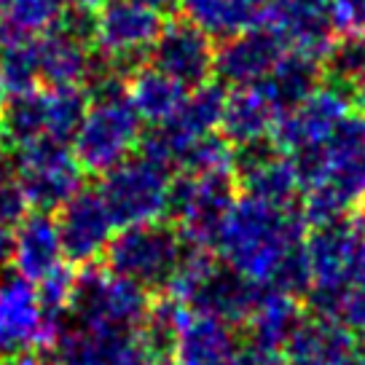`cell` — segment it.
Here are the masks:
<instances>
[{"label":"cell","mask_w":365,"mask_h":365,"mask_svg":"<svg viewBox=\"0 0 365 365\" xmlns=\"http://www.w3.org/2000/svg\"><path fill=\"white\" fill-rule=\"evenodd\" d=\"M304 234L307 220L296 205L274 207L252 196H240L217 234L215 250L234 272L266 285L279 258L304 242Z\"/></svg>","instance_id":"obj_1"},{"label":"cell","mask_w":365,"mask_h":365,"mask_svg":"<svg viewBox=\"0 0 365 365\" xmlns=\"http://www.w3.org/2000/svg\"><path fill=\"white\" fill-rule=\"evenodd\" d=\"M237 199H240V182L234 170L207 172V175L178 172L170 180L164 217L180 226V237L185 245L215 250L217 234Z\"/></svg>","instance_id":"obj_2"},{"label":"cell","mask_w":365,"mask_h":365,"mask_svg":"<svg viewBox=\"0 0 365 365\" xmlns=\"http://www.w3.org/2000/svg\"><path fill=\"white\" fill-rule=\"evenodd\" d=\"M150 309V293L108 266L86 263L76 274L68 319L81 328H124L137 331Z\"/></svg>","instance_id":"obj_3"},{"label":"cell","mask_w":365,"mask_h":365,"mask_svg":"<svg viewBox=\"0 0 365 365\" xmlns=\"http://www.w3.org/2000/svg\"><path fill=\"white\" fill-rule=\"evenodd\" d=\"M180 231L170 223H140L124 226L105 250V266L113 274L132 279L145 290H164L182 255Z\"/></svg>","instance_id":"obj_4"},{"label":"cell","mask_w":365,"mask_h":365,"mask_svg":"<svg viewBox=\"0 0 365 365\" xmlns=\"http://www.w3.org/2000/svg\"><path fill=\"white\" fill-rule=\"evenodd\" d=\"M143 135V118L126 97L91 103L78 132L73 137V153L83 172L105 175L132 156Z\"/></svg>","instance_id":"obj_5"},{"label":"cell","mask_w":365,"mask_h":365,"mask_svg":"<svg viewBox=\"0 0 365 365\" xmlns=\"http://www.w3.org/2000/svg\"><path fill=\"white\" fill-rule=\"evenodd\" d=\"M170 180L172 170L145 156H129L105 172L97 191L110 210L115 226H140L164 217Z\"/></svg>","instance_id":"obj_6"},{"label":"cell","mask_w":365,"mask_h":365,"mask_svg":"<svg viewBox=\"0 0 365 365\" xmlns=\"http://www.w3.org/2000/svg\"><path fill=\"white\" fill-rule=\"evenodd\" d=\"M16 159V180L24 196L38 212H54L81 191L83 170L76 161L70 143L54 137H38L27 145L14 150Z\"/></svg>","instance_id":"obj_7"},{"label":"cell","mask_w":365,"mask_h":365,"mask_svg":"<svg viewBox=\"0 0 365 365\" xmlns=\"http://www.w3.org/2000/svg\"><path fill=\"white\" fill-rule=\"evenodd\" d=\"M161 14L143 0H105L97 9V38L100 54L113 59L129 76L148 65L150 46L161 30Z\"/></svg>","instance_id":"obj_8"},{"label":"cell","mask_w":365,"mask_h":365,"mask_svg":"<svg viewBox=\"0 0 365 365\" xmlns=\"http://www.w3.org/2000/svg\"><path fill=\"white\" fill-rule=\"evenodd\" d=\"M148 65L191 91L215 78V43L194 22L172 19L161 24L150 46Z\"/></svg>","instance_id":"obj_9"},{"label":"cell","mask_w":365,"mask_h":365,"mask_svg":"<svg viewBox=\"0 0 365 365\" xmlns=\"http://www.w3.org/2000/svg\"><path fill=\"white\" fill-rule=\"evenodd\" d=\"M62 252L70 263H94L105 255L115 234V220L97 188H81L57 210Z\"/></svg>","instance_id":"obj_10"},{"label":"cell","mask_w":365,"mask_h":365,"mask_svg":"<svg viewBox=\"0 0 365 365\" xmlns=\"http://www.w3.org/2000/svg\"><path fill=\"white\" fill-rule=\"evenodd\" d=\"M234 175L245 196L261 199L266 205L293 207L301 194L293 164L269 137L234 148Z\"/></svg>","instance_id":"obj_11"},{"label":"cell","mask_w":365,"mask_h":365,"mask_svg":"<svg viewBox=\"0 0 365 365\" xmlns=\"http://www.w3.org/2000/svg\"><path fill=\"white\" fill-rule=\"evenodd\" d=\"M349 108L352 105H349L346 91H341L339 86H331V83L317 86L293 110L279 113V118L274 121L269 140L285 156L298 148H307V145H319V143L328 140V135L336 129V124L344 115L349 113Z\"/></svg>","instance_id":"obj_12"},{"label":"cell","mask_w":365,"mask_h":365,"mask_svg":"<svg viewBox=\"0 0 365 365\" xmlns=\"http://www.w3.org/2000/svg\"><path fill=\"white\" fill-rule=\"evenodd\" d=\"M261 24L285 41L287 51L307 54L319 65L336 41L328 0H266Z\"/></svg>","instance_id":"obj_13"},{"label":"cell","mask_w":365,"mask_h":365,"mask_svg":"<svg viewBox=\"0 0 365 365\" xmlns=\"http://www.w3.org/2000/svg\"><path fill=\"white\" fill-rule=\"evenodd\" d=\"M287 46L266 24L220 41L215 48V78L226 86H255L285 57Z\"/></svg>","instance_id":"obj_14"},{"label":"cell","mask_w":365,"mask_h":365,"mask_svg":"<svg viewBox=\"0 0 365 365\" xmlns=\"http://www.w3.org/2000/svg\"><path fill=\"white\" fill-rule=\"evenodd\" d=\"M54 336L38 307L35 285L19 274L0 279V357L46 346Z\"/></svg>","instance_id":"obj_15"},{"label":"cell","mask_w":365,"mask_h":365,"mask_svg":"<svg viewBox=\"0 0 365 365\" xmlns=\"http://www.w3.org/2000/svg\"><path fill=\"white\" fill-rule=\"evenodd\" d=\"M307 255L314 274V285L352 287L365 258V237L349 220L317 226L304 240Z\"/></svg>","instance_id":"obj_16"},{"label":"cell","mask_w":365,"mask_h":365,"mask_svg":"<svg viewBox=\"0 0 365 365\" xmlns=\"http://www.w3.org/2000/svg\"><path fill=\"white\" fill-rule=\"evenodd\" d=\"M266 285L252 282L245 274L234 272L231 266L223 261L215 263V269L207 274L205 282L196 287L194 296L188 298L185 307L191 312H202V314H212L237 325L252 314L255 304L261 301Z\"/></svg>","instance_id":"obj_17"},{"label":"cell","mask_w":365,"mask_h":365,"mask_svg":"<svg viewBox=\"0 0 365 365\" xmlns=\"http://www.w3.org/2000/svg\"><path fill=\"white\" fill-rule=\"evenodd\" d=\"M240 352L234 325L212 314L188 312L180 325L172 365H234Z\"/></svg>","instance_id":"obj_18"},{"label":"cell","mask_w":365,"mask_h":365,"mask_svg":"<svg viewBox=\"0 0 365 365\" xmlns=\"http://www.w3.org/2000/svg\"><path fill=\"white\" fill-rule=\"evenodd\" d=\"M62 242H59L57 220L51 212H30L19 226L14 228V272L30 279L41 282L46 274H51L57 266H62Z\"/></svg>","instance_id":"obj_19"},{"label":"cell","mask_w":365,"mask_h":365,"mask_svg":"<svg viewBox=\"0 0 365 365\" xmlns=\"http://www.w3.org/2000/svg\"><path fill=\"white\" fill-rule=\"evenodd\" d=\"M357 349L354 336L341 319H304L285 344V365H346Z\"/></svg>","instance_id":"obj_20"},{"label":"cell","mask_w":365,"mask_h":365,"mask_svg":"<svg viewBox=\"0 0 365 365\" xmlns=\"http://www.w3.org/2000/svg\"><path fill=\"white\" fill-rule=\"evenodd\" d=\"M277 118L279 113L274 110V105L263 97L258 86H240L237 91H228L217 129L228 145L237 148L255 140H266L272 135Z\"/></svg>","instance_id":"obj_21"},{"label":"cell","mask_w":365,"mask_h":365,"mask_svg":"<svg viewBox=\"0 0 365 365\" xmlns=\"http://www.w3.org/2000/svg\"><path fill=\"white\" fill-rule=\"evenodd\" d=\"M180 9L212 41H226L261 24L266 0H180Z\"/></svg>","instance_id":"obj_22"},{"label":"cell","mask_w":365,"mask_h":365,"mask_svg":"<svg viewBox=\"0 0 365 365\" xmlns=\"http://www.w3.org/2000/svg\"><path fill=\"white\" fill-rule=\"evenodd\" d=\"M319 81H322V65L317 59L298 54V51H285V57L255 86L274 105L277 113H287L317 89Z\"/></svg>","instance_id":"obj_23"},{"label":"cell","mask_w":365,"mask_h":365,"mask_svg":"<svg viewBox=\"0 0 365 365\" xmlns=\"http://www.w3.org/2000/svg\"><path fill=\"white\" fill-rule=\"evenodd\" d=\"M38 48V65H41V81L46 86H81L91 65L89 46L78 43L76 38L48 30L35 38Z\"/></svg>","instance_id":"obj_24"},{"label":"cell","mask_w":365,"mask_h":365,"mask_svg":"<svg viewBox=\"0 0 365 365\" xmlns=\"http://www.w3.org/2000/svg\"><path fill=\"white\" fill-rule=\"evenodd\" d=\"M301 322H304L301 301L266 287L261 301L252 309V314L245 319V325H247L245 328L247 331L245 339L266 344V346H277V349H285V344L301 328Z\"/></svg>","instance_id":"obj_25"},{"label":"cell","mask_w":365,"mask_h":365,"mask_svg":"<svg viewBox=\"0 0 365 365\" xmlns=\"http://www.w3.org/2000/svg\"><path fill=\"white\" fill-rule=\"evenodd\" d=\"M126 94H129V100H132L137 115L143 121L161 124V121H167L180 110L188 89L180 86L178 81H172L170 76H164L153 65H143L129 76V91Z\"/></svg>","instance_id":"obj_26"},{"label":"cell","mask_w":365,"mask_h":365,"mask_svg":"<svg viewBox=\"0 0 365 365\" xmlns=\"http://www.w3.org/2000/svg\"><path fill=\"white\" fill-rule=\"evenodd\" d=\"M48 126V108H46V89H30L22 94H9L0 108V135L14 148L27 145L46 135Z\"/></svg>","instance_id":"obj_27"},{"label":"cell","mask_w":365,"mask_h":365,"mask_svg":"<svg viewBox=\"0 0 365 365\" xmlns=\"http://www.w3.org/2000/svg\"><path fill=\"white\" fill-rule=\"evenodd\" d=\"M62 11V0H9L0 16V46L33 41L48 33Z\"/></svg>","instance_id":"obj_28"},{"label":"cell","mask_w":365,"mask_h":365,"mask_svg":"<svg viewBox=\"0 0 365 365\" xmlns=\"http://www.w3.org/2000/svg\"><path fill=\"white\" fill-rule=\"evenodd\" d=\"M89 105L83 86H48L46 89V108H48L46 135L62 143H73Z\"/></svg>","instance_id":"obj_29"},{"label":"cell","mask_w":365,"mask_h":365,"mask_svg":"<svg viewBox=\"0 0 365 365\" xmlns=\"http://www.w3.org/2000/svg\"><path fill=\"white\" fill-rule=\"evenodd\" d=\"M365 73V35H344L333 41L322 59V78L346 91Z\"/></svg>","instance_id":"obj_30"},{"label":"cell","mask_w":365,"mask_h":365,"mask_svg":"<svg viewBox=\"0 0 365 365\" xmlns=\"http://www.w3.org/2000/svg\"><path fill=\"white\" fill-rule=\"evenodd\" d=\"M0 76L9 94L38 89L41 83V65H38V48L33 41L0 46Z\"/></svg>","instance_id":"obj_31"},{"label":"cell","mask_w":365,"mask_h":365,"mask_svg":"<svg viewBox=\"0 0 365 365\" xmlns=\"http://www.w3.org/2000/svg\"><path fill=\"white\" fill-rule=\"evenodd\" d=\"M175 170L191 172V175L234 170V145H228L223 135H215V132L196 137L194 143L180 153Z\"/></svg>","instance_id":"obj_32"},{"label":"cell","mask_w":365,"mask_h":365,"mask_svg":"<svg viewBox=\"0 0 365 365\" xmlns=\"http://www.w3.org/2000/svg\"><path fill=\"white\" fill-rule=\"evenodd\" d=\"M73 287H76V272L70 266H57L51 274H46L41 282H35V296H38V307L48 319V325L57 328L62 319H68L70 298H73Z\"/></svg>","instance_id":"obj_33"},{"label":"cell","mask_w":365,"mask_h":365,"mask_svg":"<svg viewBox=\"0 0 365 365\" xmlns=\"http://www.w3.org/2000/svg\"><path fill=\"white\" fill-rule=\"evenodd\" d=\"M314 285V274H312V263L307 255V245L298 242L290 250L279 258V263L274 266L272 277L266 287H272L277 293H285L293 298H304L309 293V287Z\"/></svg>","instance_id":"obj_34"},{"label":"cell","mask_w":365,"mask_h":365,"mask_svg":"<svg viewBox=\"0 0 365 365\" xmlns=\"http://www.w3.org/2000/svg\"><path fill=\"white\" fill-rule=\"evenodd\" d=\"M54 30L76 38L78 43L91 46L97 38V11L94 9H78V6H62Z\"/></svg>","instance_id":"obj_35"},{"label":"cell","mask_w":365,"mask_h":365,"mask_svg":"<svg viewBox=\"0 0 365 365\" xmlns=\"http://www.w3.org/2000/svg\"><path fill=\"white\" fill-rule=\"evenodd\" d=\"M336 33L365 35V0H328Z\"/></svg>","instance_id":"obj_36"},{"label":"cell","mask_w":365,"mask_h":365,"mask_svg":"<svg viewBox=\"0 0 365 365\" xmlns=\"http://www.w3.org/2000/svg\"><path fill=\"white\" fill-rule=\"evenodd\" d=\"M27 215H30V202H27L19 180L14 178L11 182H6L0 188V226L16 228Z\"/></svg>","instance_id":"obj_37"},{"label":"cell","mask_w":365,"mask_h":365,"mask_svg":"<svg viewBox=\"0 0 365 365\" xmlns=\"http://www.w3.org/2000/svg\"><path fill=\"white\" fill-rule=\"evenodd\" d=\"M237 363L240 365H285V352L277 346H266V344L250 341L245 339L237 352Z\"/></svg>","instance_id":"obj_38"},{"label":"cell","mask_w":365,"mask_h":365,"mask_svg":"<svg viewBox=\"0 0 365 365\" xmlns=\"http://www.w3.org/2000/svg\"><path fill=\"white\" fill-rule=\"evenodd\" d=\"M0 365H51V363H48V357H46L43 346H38V349L9 354V357L0 360Z\"/></svg>","instance_id":"obj_39"},{"label":"cell","mask_w":365,"mask_h":365,"mask_svg":"<svg viewBox=\"0 0 365 365\" xmlns=\"http://www.w3.org/2000/svg\"><path fill=\"white\" fill-rule=\"evenodd\" d=\"M16 178V159H14V150H9L0 143V188L6 182H11Z\"/></svg>","instance_id":"obj_40"},{"label":"cell","mask_w":365,"mask_h":365,"mask_svg":"<svg viewBox=\"0 0 365 365\" xmlns=\"http://www.w3.org/2000/svg\"><path fill=\"white\" fill-rule=\"evenodd\" d=\"M14 258V228L0 226V272L11 266Z\"/></svg>","instance_id":"obj_41"},{"label":"cell","mask_w":365,"mask_h":365,"mask_svg":"<svg viewBox=\"0 0 365 365\" xmlns=\"http://www.w3.org/2000/svg\"><path fill=\"white\" fill-rule=\"evenodd\" d=\"M346 97H349V105L357 108V113L365 115V73L346 89Z\"/></svg>","instance_id":"obj_42"},{"label":"cell","mask_w":365,"mask_h":365,"mask_svg":"<svg viewBox=\"0 0 365 365\" xmlns=\"http://www.w3.org/2000/svg\"><path fill=\"white\" fill-rule=\"evenodd\" d=\"M145 6H150V9H156V11H172L175 6H180V0H143Z\"/></svg>","instance_id":"obj_43"},{"label":"cell","mask_w":365,"mask_h":365,"mask_svg":"<svg viewBox=\"0 0 365 365\" xmlns=\"http://www.w3.org/2000/svg\"><path fill=\"white\" fill-rule=\"evenodd\" d=\"M105 0H62V6H78V9H100Z\"/></svg>","instance_id":"obj_44"},{"label":"cell","mask_w":365,"mask_h":365,"mask_svg":"<svg viewBox=\"0 0 365 365\" xmlns=\"http://www.w3.org/2000/svg\"><path fill=\"white\" fill-rule=\"evenodd\" d=\"M354 228L360 231L365 237V196H363V202L357 205V217H354Z\"/></svg>","instance_id":"obj_45"},{"label":"cell","mask_w":365,"mask_h":365,"mask_svg":"<svg viewBox=\"0 0 365 365\" xmlns=\"http://www.w3.org/2000/svg\"><path fill=\"white\" fill-rule=\"evenodd\" d=\"M6 100H9V89H6V83H3V76H0V108H3Z\"/></svg>","instance_id":"obj_46"},{"label":"cell","mask_w":365,"mask_h":365,"mask_svg":"<svg viewBox=\"0 0 365 365\" xmlns=\"http://www.w3.org/2000/svg\"><path fill=\"white\" fill-rule=\"evenodd\" d=\"M360 282L365 285V258H363V266H360V274H357V282H354V285H360Z\"/></svg>","instance_id":"obj_47"},{"label":"cell","mask_w":365,"mask_h":365,"mask_svg":"<svg viewBox=\"0 0 365 365\" xmlns=\"http://www.w3.org/2000/svg\"><path fill=\"white\" fill-rule=\"evenodd\" d=\"M6 3H9V0H0V16H3V11H6Z\"/></svg>","instance_id":"obj_48"},{"label":"cell","mask_w":365,"mask_h":365,"mask_svg":"<svg viewBox=\"0 0 365 365\" xmlns=\"http://www.w3.org/2000/svg\"><path fill=\"white\" fill-rule=\"evenodd\" d=\"M360 336H363V341H365V328H363V333H360Z\"/></svg>","instance_id":"obj_49"}]
</instances>
